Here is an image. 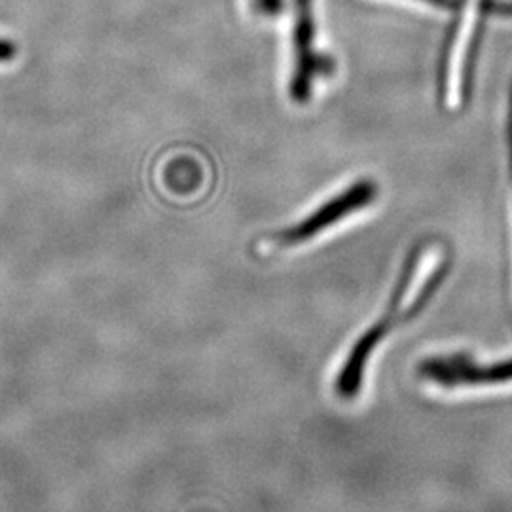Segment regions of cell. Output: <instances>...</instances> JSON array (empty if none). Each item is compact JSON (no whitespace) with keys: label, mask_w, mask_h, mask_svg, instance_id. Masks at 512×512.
I'll return each instance as SVG.
<instances>
[{"label":"cell","mask_w":512,"mask_h":512,"mask_svg":"<svg viewBox=\"0 0 512 512\" xmlns=\"http://www.w3.org/2000/svg\"><path fill=\"white\" fill-rule=\"evenodd\" d=\"M420 253V249H416L412 255L408 256V260L404 264L403 274L399 277V283L391 294L384 319L374 323L370 329L366 330L365 334L357 340V344L351 349L348 361H346V365L342 366L340 376L336 380V391H338L340 397L353 399L359 393L361 384H363L366 363H368L372 351L378 348V344L384 340L387 332L395 327V321H397V315H399V306L403 302L408 285L412 283V277H414L418 260H420Z\"/></svg>","instance_id":"cell-1"},{"label":"cell","mask_w":512,"mask_h":512,"mask_svg":"<svg viewBox=\"0 0 512 512\" xmlns=\"http://www.w3.org/2000/svg\"><path fill=\"white\" fill-rule=\"evenodd\" d=\"M374 196H376V184L370 183V181L353 184L344 194L330 200L325 207L317 209L304 222H300L291 230L283 232L279 239L285 245L304 243L308 239L315 238L319 232L327 230L332 224H336L338 220L344 219L346 215H351V213L363 209L365 205L374 200Z\"/></svg>","instance_id":"cell-2"},{"label":"cell","mask_w":512,"mask_h":512,"mask_svg":"<svg viewBox=\"0 0 512 512\" xmlns=\"http://www.w3.org/2000/svg\"><path fill=\"white\" fill-rule=\"evenodd\" d=\"M421 376L448 385H482L499 384L512 380V359L495 363L492 366H478L463 357H444V359H429L420 366Z\"/></svg>","instance_id":"cell-3"},{"label":"cell","mask_w":512,"mask_h":512,"mask_svg":"<svg viewBox=\"0 0 512 512\" xmlns=\"http://www.w3.org/2000/svg\"><path fill=\"white\" fill-rule=\"evenodd\" d=\"M315 25L311 0H294V74L293 93L296 101H306L310 97L313 74L319 67L313 48Z\"/></svg>","instance_id":"cell-4"},{"label":"cell","mask_w":512,"mask_h":512,"mask_svg":"<svg viewBox=\"0 0 512 512\" xmlns=\"http://www.w3.org/2000/svg\"><path fill=\"white\" fill-rule=\"evenodd\" d=\"M484 0H465V12L459 19L454 35L450 40V48L446 54V65H444V88L448 92V99L454 103V97H458L459 90L465 88V80L469 73V59H471V48L475 38L476 14Z\"/></svg>","instance_id":"cell-5"},{"label":"cell","mask_w":512,"mask_h":512,"mask_svg":"<svg viewBox=\"0 0 512 512\" xmlns=\"http://www.w3.org/2000/svg\"><path fill=\"white\" fill-rule=\"evenodd\" d=\"M14 46L10 44V42H6V40H0V61H8V59H12L14 57Z\"/></svg>","instance_id":"cell-6"},{"label":"cell","mask_w":512,"mask_h":512,"mask_svg":"<svg viewBox=\"0 0 512 512\" xmlns=\"http://www.w3.org/2000/svg\"><path fill=\"white\" fill-rule=\"evenodd\" d=\"M421 2H427V4L440 8V10H450L454 6V0H421Z\"/></svg>","instance_id":"cell-7"},{"label":"cell","mask_w":512,"mask_h":512,"mask_svg":"<svg viewBox=\"0 0 512 512\" xmlns=\"http://www.w3.org/2000/svg\"><path fill=\"white\" fill-rule=\"evenodd\" d=\"M262 2V6L266 8V10H270V12H275L277 8H279V0H260Z\"/></svg>","instance_id":"cell-8"},{"label":"cell","mask_w":512,"mask_h":512,"mask_svg":"<svg viewBox=\"0 0 512 512\" xmlns=\"http://www.w3.org/2000/svg\"><path fill=\"white\" fill-rule=\"evenodd\" d=\"M497 12H499V14H507V16H512V4H501V6L497 8Z\"/></svg>","instance_id":"cell-9"}]
</instances>
